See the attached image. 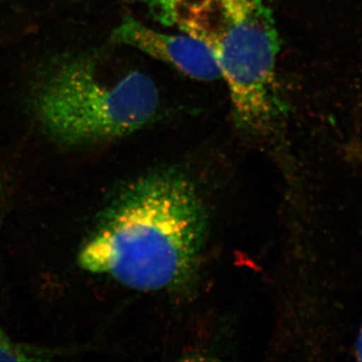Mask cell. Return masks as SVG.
<instances>
[{
	"label": "cell",
	"instance_id": "5",
	"mask_svg": "<svg viewBox=\"0 0 362 362\" xmlns=\"http://www.w3.org/2000/svg\"><path fill=\"white\" fill-rule=\"evenodd\" d=\"M2 202L1 183H0V206ZM1 211V209H0ZM49 352L33 349L28 346L13 342L11 337H7L0 326V361H32L47 359Z\"/></svg>",
	"mask_w": 362,
	"mask_h": 362
},
{
	"label": "cell",
	"instance_id": "4",
	"mask_svg": "<svg viewBox=\"0 0 362 362\" xmlns=\"http://www.w3.org/2000/svg\"><path fill=\"white\" fill-rule=\"evenodd\" d=\"M110 40L113 44L138 49L194 80H221L211 52L206 45L185 33L160 32L127 16L114 28Z\"/></svg>",
	"mask_w": 362,
	"mask_h": 362
},
{
	"label": "cell",
	"instance_id": "2",
	"mask_svg": "<svg viewBox=\"0 0 362 362\" xmlns=\"http://www.w3.org/2000/svg\"><path fill=\"white\" fill-rule=\"evenodd\" d=\"M164 28L199 40L228 88L233 123L270 139L287 117L278 78L280 37L265 0H131Z\"/></svg>",
	"mask_w": 362,
	"mask_h": 362
},
{
	"label": "cell",
	"instance_id": "1",
	"mask_svg": "<svg viewBox=\"0 0 362 362\" xmlns=\"http://www.w3.org/2000/svg\"><path fill=\"white\" fill-rule=\"evenodd\" d=\"M206 233V206L192 180L177 169H156L107 204L78 265L139 291L178 289L194 279Z\"/></svg>",
	"mask_w": 362,
	"mask_h": 362
},
{
	"label": "cell",
	"instance_id": "3",
	"mask_svg": "<svg viewBox=\"0 0 362 362\" xmlns=\"http://www.w3.org/2000/svg\"><path fill=\"white\" fill-rule=\"evenodd\" d=\"M28 107L42 130L66 146L125 137L160 114V95L140 71L107 78L96 54H64L44 62L28 84Z\"/></svg>",
	"mask_w": 362,
	"mask_h": 362
},
{
	"label": "cell",
	"instance_id": "6",
	"mask_svg": "<svg viewBox=\"0 0 362 362\" xmlns=\"http://www.w3.org/2000/svg\"><path fill=\"white\" fill-rule=\"evenodd\" d=\"M356 351L358 359L362 361V328L361 332H359L358 337H357Z\"/></svg>",
	"mask_w": 362,
	"mask_h": 362
}]
</instances>
